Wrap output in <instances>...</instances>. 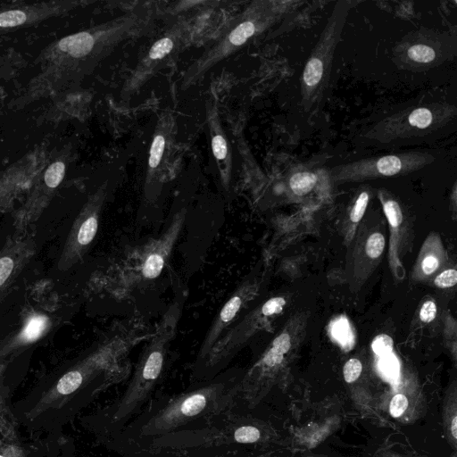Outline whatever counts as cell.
Wrapping results in <instances>:
<instances>
[{
	"label": "cell",
	"mask_w": 457,
	"mask_h": 457,
	"mask_svg": "<svg viewBox=\"0 0 457 457\" xmlns=\"http://www.w3.org/2000/svg\"><path fill=\"white\" fill-rule=\"evenodd\" d=\"M184 301V295L176 296L141 352L126 390L112 409L111 424L114 428L121 427L139 409L158 383L176 336Z\"/></svg>",
	"instance_id": "cell-2"
},
{
	"label": "cell",
	"mask_w": 457,
	"mask_h": 457,
	"mask_svg": "<svg viewBox=\"0 0 457 457\" xmlns=\"http://www.w3.org/2000/svg\"><path fill=\"white\" fill-rule=\"evenodd\" d=\"M376 457H404L403 455L387 448L382 447L377 452Z\"/></svg>",
	"instance_id": "cell-35"
},
{
	"label": "cell",
	"mask_w": 457,
	"mask_h": 457,
	"mask_svg": "<svg viewBox=\"0 0 457 457\" xmlns=\"http://www.w3.org/2000/svg\"><path fill=\"white\" fill-rule=\"evenodd\" d=\"M278 438L277 431L262 420L248 417H234L222 427L207 431L204 435L203 445H268L278 441Z\"/></svg>",
	"instance_id": "cell-6"
},
{
	"label": "cell",
	"mask_w": 457,
	"mask_h": 457,
	"mask_svg": "<svg viewBox=\"0 0 457 457\" xmlns=\"http://www.w3.org/2000/svg\"><path fill=\"white\" fill-rule=\"evenodd\" d=\"M436 304L433 301H427L420 310V319L425 323H429L436 318Z\"/></svg>",
	"instance_id": "cell-29"
},
{
	"label": "cell",
	"mask_w": 457,
	"mask_h": 457,
	"mask_svg": "<svg viewBox=\"0 0 457 457\" xmlns=\"http://www.w3.org/2000/svg\"><path fill=\"white\" fill-rule=\"evenodd\" d=\"M431 156L421 153L389 154L377 159H364L333 169L334 179L357 180L387 177L408 172L428 162Z\"/></svg>",
	"instance_id": "cell-5"
},
{
	"label": "cell",
	"mask_w": 457,
	"mask_h": 457,
	"mask_svg": "<svg viewBox=\"0 0 457 457\" xmlns=\"http://www.w3.org/2000/svg\"><path fill=\"white\" fill-rule=\"evenodd\" d=\"M76 5V2L70 0H49L1 5L0 33L29 28L46 20L61 17Z\"/></svg>",
	"instance_id": "cell-8"
},
{
	"label": "cell",
	"mask_w": 457,
	"mask_h": 457,
	"mask_svg": "<svg viewBox=\"0 0 457 457\" xmlns=\"http://www.w3.org/2000/svg\"><path fill=\"white\" fill-rule=\"evenodd\" d=\"M444 431L450 446L457 448V389L455 382L447 388L442 407Z\"/></svg>",
	"instance_id": "cell-16"
},
{
	"label": "cell",
	"mask_w": 457,
	"mask_h": 457,
	"mask_svg": "<svg viewBox=\"0 0 457 457\" xmlns=\"http://www.w3.org/2000/svg\"><path fill=\"white\" fill-rule=\"evenodd\" d=\"M362 372V363L357 358L349 359L343 367V377L347 384L360 378Z\"/></svg>",
	"instance_id": "cell-22"
},
{
	"label": "cell",
	"mask_w": 457,
	"mask_h": 457,
	"mask_svg": "<svg viewBox=\"0 0 457 457\" xmlns=\"http://www.w3.org/2000/svg\"><path fill=\"white\" fill-rule=\"evenodd\" d=\"M382 405L395 420L410 424L421 418L426 410L425 398L420 386L411 380L404 379L388 396Z\"/></svg>",
	"instance_id": "cell-11"
},
{
	"label": "cell",
	"mask_w": 457,
	"mask_h": 457,
	"mask_svg": "<svg viewBox=\"0 0 457 457\" xmlns=\"http://www.w3.org/2000/svg\"><path fill=\"white\" fill-rule=\"evenodd\" d=\"M149 333L130 322L120 323L86 357L61 377L45 396L50 403L68 396L97 377H106L121 381L129 374L126 358L132 348Z\"/></svg>",
	"instance_id": "cell-3"
},
{
	"label": "cell",
	"mask_w": 457,
	"mask_h": 457,
	"mask_svg": "<svg viewBox=\"0 0 457 457\" xmlns=\"http://www.w3.org/2000/svg\"><path fill=\"white\" fill-rule=\"evenodd\" d=\"M184 215H177L169 228L142 253L140 273L146 280L156 278L162 271L184 224Z\"/></svg>",
	"instance_id": "cell-13"
},
{
	"label": "cell",
	"mask_w": 457,
	"mask_h": 457,
	"mask_svg": "<svg viewBox=\"0 0 457 457\" xmlns=\"http://www.w3.org/2000/svg\"><path fill=\"white\" fill-rule=\"evenodd\" d=\"M407 54L410 59L421 63L430 62L436 57L435 50L425 45H414L408 49Z\"/></svg>",
	"instance_id": "cell-18"
},
{
	"label": "cell",
	"mask_w": 457,
	"mask_h": 457,
	"mask_svg": "<svg viewBox=\"0 0 457 457\" xmlns=\"http://www.w3.org/2000/svg\"><path fill=\"white\" fill-rule=\"evenodd\" d=\"M286 303L287 302L284 297L275 296L264 302L261 306V310L265 316L271 317L280 313Z\"/></svg>",
	"instance_id": "cell-24"
},
{
	"label": "cell",
	"mask_w": 457,
	"mask_h": 457,
	"mask_svg": "<svg viewBox=\"0 0 457 457\" xmlns=\"http://www.w3.org/2000/svg\"><path fill=\"white\" fill-rule=\"evenodd\" d=\"M341 425L339 416H330L291 429L292 449L308 451L317 447L330 436Z\"/></svg>",
	"instance_id": "cell-15"
},
{
	"label": "cell",
	"mask_w": 457,
	"mask_h": 457,
	"mask_svg": "<svg viewBox=\"0 0 457 457\" xmlns=\"http://www.w3.org/2000/svg\"><path fill=\"white\" fill-rule=\"evenodd\" d=\"M1 57V56H0Z\"/></svg>",
	"instance_id": "cell-39"
},
{
	"label": "cell",
	"mask_w": 457,
	"mask_h": 457,
	"mask_svg": "<svg viewBox=\"0 0 457 457\" xmlns=\"http://www.w3.org/2000/svg\"><path fill=\"white\" fill-rule=\"evenodd\" d=\"M433 121V114L428 108H418L413 110L409 117L408 122L411 126L418 129H426Z\"/></svg>",
	"instance_id": "cell-19"
},
{
	"label": "cell",
	"mask_w": 457,
	"mask_h": 457,
	"mask_svg": "<svg viewBox=\"0 0 457 457\" xmlns=\"http://www.w3.org/2000/svg\"><path fill=\"white\" fill-rule=\"evenodd\" d=\"M99 216V200L90 199L72 224L57 262L58 270H68L83 259L97 233Z\"/></svg>",
	"instance_id": "cell-7"
},
{
	"label": "cell",
	"mask_w": 457,
	"mask_h": 457,
	"mask_svg": "<svg viewBox=\"0 0 457 457\" xmlns=\"http://www.w3.org/2000/svg\"><path fill=\"white\" fill-rule=\"evenodd\" d=\"M435 285L439 288H448L456 285L457 271L455 269H448L441 272L434 281Z\"/></svg>",
	"instance_id": "cell-27"
},
{
	"label": "cell",
	"mask_w": 457,
	"mask_h": 457,
	"mask_svg": "<svg viewBox=\"0 0 457 457\" xmlns=\"http://www.w3.org/2000/svg\"><path fill=\"white\" fill-rule=\"evenodd\" d=\"M34 151L13 163L0 177V210L8 209L14 199L26 188H29L36 177L48 162L46 154L29 164Z\"/></svg>",
	"instance_id": "cell-10"
},
{
	"label": "cell",
	"mask_w": 457,
	"mask_h": 457,
	"mask_svg": "<svg viewBox=\"0 0 457 457\" xmlns=\"http://www.w3.org/2000/svg\"><path fill=\"white\" fill-rule=\"evenodd\" d=\"M259 457H290V456H286V455H280V454H276V453H263V454H261Z\"/></svg>",
	"instance_id": "cell-37"
},
{
	"label": "cell",
	"mask_w": 457,
	"mask_h": 457,
	"mask_svg": "<svg viewBox=\"0 0 457 457\" xmlns=\"http://www.w3.org/2000/svg\"><path fill=\"white\" fill-rule=\"evenodd\" d=\"M242 376L227 371L174 396L146 421L141 435L162 436L190 421L227 411L238 396Z\"/></svg>",
	"instance_id": "cell-1"
},
{
	"label": "cell",
	"mask_w": 457,
	"mask_h": 457,
	"mask_svg": "<svg viewBox=\"0 0 457 457\" xmlns=\"http://www.w3.org/2000/svg\"><path fill=\"white\" fill-rule=\"evenodd\" d=\"M173 43L170 38H162L157 41L151 48L149 56L152 59H160L169 54L172 49Z\"/></svg>",
	"instance_id": "cell-28"
},
{
	"label": "cell",
	"mask_w": 457,
	"mask_h": 457,
	"mask_svg": "<svg viewBox=\"0 0 457 457\" xmlns=\"http://www.w3.org/2000/svg\"><path fill=\"white\" fill-rule=\"evenodd\" d=\"M255 286L250 280L243 281L220 307L208 328L198 350L194 369L206 358L219 338L240 319L247 303L253 296Z\"/></svg>",
	"instance_id": "cell-9"
},
{
	"label": "cell",
	"mask_w": 457,
	"mask_h": 457,
	"mask_svg": "<svg viewBox=\"0 0 457 457\" xmlns=\"http://www.w3.org/2000/svg\"><path fill=\"white\" fill-rule=\"evenodd\" d=\"M164 138L162 136H157L154 139L150 149L149 165L152 168H155L161 160V157L164 149Z\"/></svg>",
	"instance_id": "cell-26"
},
{
	"label": "cell",
	"mask_w": 457,
	"mask_h": 457,
	"mask_svg": "<svg viewBox=\"0 0 457 457\" xmlns=\"http://www.w3.org/2000/svg\"><path fill=\"white\" fill-rule=\"evenodd\" d=\"M271 345L287 354L291 348V338L287 333H281L274 338Z\"/></svg>",
	"instance_id": "cell-31"
},
{
	"label": "cell",
	"mask_w": 457,
	"mask_h": 457,
	"mask_svg": "<svg viewBox=\"0 0 457 457\" xmlns=\"http://www.w3.org/2000/svg\"><path fill=\"white\" fill-rule=\"evenodd\" d=\"M4 369V365L0 363V375L2 374Z\"/></svg>",
	"instance_id": "cell-38"
},
{
	"label": "cell",
	"mask_w": 457,
	"mask_h": 457,
	"mask_svg": "<svg viewBox=\"0 0 457 457\" xmlns=\"http://www.w3.org/2000/svg\"><path fill=\"white\" fill-rule=\"evenodd\" d=\"M15 71L12 62L6 56L0 57V82L7 79ZM1 86V85H0ZM1 88V87H0Z\"/></svg>",
	"instance_id": "cell-33"
},
{
	"label": "cell",
	"mask_w": 457,
	"mask_h": 457,
	"mask_svg": "<svg viewBox=\"0 0 457 457\" xmlns=\"http://www.w3.org/2000/svg\"><path fill=\"white\" fill-rule=\"evenodd\" d=\"M439 266V260L435 254L426 255L421 262V270L425 275L433 274Z\"/></svg>",
	"instance_id": "cell-30"
},
{
	"label": "cell",
	"mask_w": 457,
	"mask_h": 457,
	"mask_svg": "<svg viewBox=\"0 0 457 457\" xmlns=\"http://www.w3.org/2000/svg\"><path fill=\"white\" fill-rule=\"evenodd\" d=\"M393 338L386 334H379L374 337L371 349L377 355H386L393 349Z\"/></svg>",
	"instance_id": "cell-23"
},
{
	"label": "cell",
	"mask_w": 457,
	"mask_h": 457,
	"mask_svg": "<svg viewBox=\"0 0 457 457\" xmlns=\"http://www.w3.org/2000/svg\"><path fill=\"white\" fill-rule=\"evenodd\" d=\"M35 250V240L25 235H18L3 247L0 252V300L29 262Z\"/></svg>",
	"instance_id": "cell-12"
},
{
	"label": "cell",
	"mask_w": 457,
	"mask_h": 457,
	"mask_svg": "<svg viewBox=\"0 0 457 457\" xmlns=\"http://www.w3.org/2000/svg\"><path fill=\"white\" fill-rule=\"evenodd\" d=\"M385 243V237L380 232L371 234L365 245L367 255L373 259L378 258L384 251Z\"/></svg>",
	"instance_id": "cell-20"
},
{
	"label": "cell",
	"mask_w": 457,
	"mask_h": 457,
	"mask_svg": "<svg viewBox=\"0 0 457 457\" xmlns=\"http://www.w3.org/2000/svg\"><path fill=\"white\" fill-rule=\"evenodd\" d=\"M316 182L317 176L314 173L303 171L294 174L289 180V186L295 195H304L314 187Z\"/></svg>",
	"instance_id": "cell-17"
},
{
	"label": "cell",
	"mask_w": 457,
	"mask_h": 457,
	"mask_svg": "<svg viewBox=\"0 0 457 457\" xmlns=\"http://www.w3.org/2000/svg\"><path fill=\"white\" fill-rule=\"evenodd\" d=\"M255 31L254 25L250 21H245L237 26L229 35V41L239 46L245 43Z\"/></svg>",
	"instance_id": "cell-21"
},
{
	"label": "cell",
	"mask_w": 457,
	"mask_h": 457,
	"mask_svg": "<svg viewBox=\"0 0 457 457\" xmlns=\"http://www.w3.org/2000/svg\"><path fill=\"white\" fill-rule=\"evenodd\" d=\"M0 457H21V450L15 446H6L0 449Z\"/></svg>",
	"instance_id": "cell-34"
},
{
	"label": "cell",
	"mask_w": 457,
	"mask_h": 457,
	"mask_svg": "<svg viewBox=\"0 0 457 457\" xmlns=\"http://www.w3.org/2000/svg\"><path fill=\"white\" fill-rule=\"evenodd\" d=\"M49 316L33 312L24 320L22 326L0 342V361L42 338L51 328Z\"/></svg>",
	"instance_id": "cell-14"
},
{
	"label": "cell",
	"mask_w": 457,
	"mask_h": 457,
	"mask_svg": "<svg viewBox=\"0 0 457 457\" xmlns=\"http://www.w3.org/2000/svg\"><path fill=\"white\" fill-rule=\"evenodd\" d=\"M212 151L217 159H224L227 154V145L224 138L218 135L212 139Z\"/></svg>",
	"instance_id": "cell-32"
},
{
	"label": "cell",
	"mask_w": 457,
	"mask_h": 457,
	"mask_svg": "<svg viewBox=\"0 0 457 457\" xmlns=\"http://www.w3.org/2000/svg\"><path fill=\"white\" fill-rule=\"evenodd\" d=\"M68 157V150L60 149L36 177L25 201L14 215L13 225L18 232L26 230L37 221L48 206L64 179Z\"/></svg>",
	"instance_id": "cell-4"
},
{
	"label": "cell",
	"mask_w": 457,
	"mask_h": 457,
	"mask_svg": "<svg viewBox=\"0 0 457 457\" xmlns=\"http://www.w3.org/2000/svg\"><path fill=\"white\" fill-rule=\"evenodd\" d=\"M301 457H327V456H324V455H321V454H316V453H311L303 452L301 454Z\"/></svg>",
	"instance_id": "cell-36"
},
{
	"label": "cell",
	"mask_w": 457,
	"mask_h": 457,
	"mask_svg": "<svg viewBox=\"0 0 457 457\" xmlns=\"http://www.w3.org/2000/svg\"><path fill=\"white\" fill-rule=\"evenodd\" d=\"M368 202L369 194L366 191L361 192L358 196L357 200L355 201V204L350 214V219L352 222L358 223L361 220L366 211Z\"/></svg>",
	"instance_id": "cell-25"
}]
</instances>
